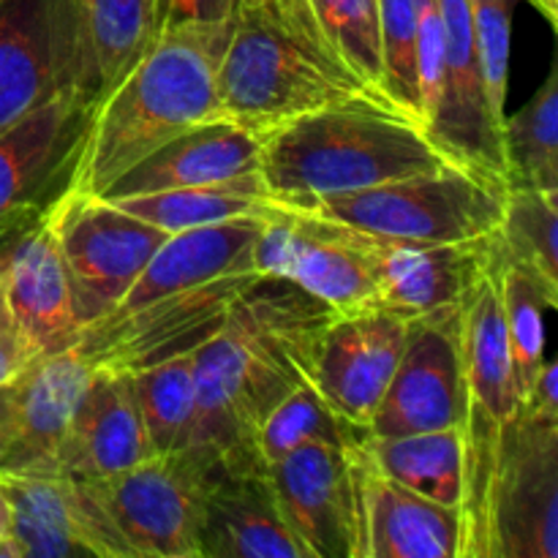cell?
<instances>
[{
    "instance_id": "obj_29",
    "label": "cell",
    "mask_w": 558,
    "mask_h": 558,
    "mask_svg": "<svg viewBox=\"0 0 558 558\" xmlns=\"http://www.w3.org/2000/svg\"><path fill=\"white\" fill-rule=\"evenodd\" d=\"M76 5L85 20L98 96L104 98L153 47L163 31V16L153 0H76Z\"/></svg>"
},
{
    "instance_id": "obj_4",
    "label": "cell",
    "mask_w": 558,
    "mask_h": 558,
    "mask_svg": "<svg viewBox=\"0 0 558 558\" xmlns=\"http://www.w3.org/2000/svg\"><path fill=\"white\" fill-rule=\"evenodd\" d=\"M452 163L420 120L387 98L330 104L262 134L259 174L283 207Z\"/></svg>"
},
{
    "instance_id": "obj_21",
    "label": "cell",
    "mask_w": 558,
    "mask_h": 558,
    "mask_svg": "<svg viewBox=\"0 0 558 558\" xmlns=\"http://www.w3.org/2000/svg\"><path fill=\"white\" fill-rule=\"evenodd\" d=\"M150 456L131 374L96 368L60 445L54 472L96 483L125 472Z\"/></svg>"
},
{
    "instance_id": "obj_43",
    "label": "cell",
    "mask_w": 558,
    "mask_h": 558,
    "mask_svg": "<svg viewBox=\"0 0 558 558\" xmlns=\"http://www.w3.org/2000/svg\"><path fill=\"white\" fill-rule=\"evenodd\" d=\"M529 3H532L534 9H537L539 14H543L545 20L550 22V25H556V20H558V0H529Z\"/></svg>"
},
{
    "instance_id": "obj_42",
    "label": "cell",
    "mask_w": 558,
    "mask_h": 558,
    "mask_svg": "<svg viewBox=\"0 0 558 558\" xmlns=\"http://www.w3.org/2000/svg\"><path fill=\"white\" fill-rule=\"evenodd\" d=\"M0 558H20L14 537H11V507L3 483H0Z\"/></svg>"
},
{
    "instance_id": "obj_41",
    "label": "cell",
    "mask_w": 558,
    "mask_h": 558,
    "mask_svg": "<svg viewBox=\"0 0 558 558\" xmlns=\"http://www.w3.org/2000/svg\"><path fill=\"white\" fill-rule=\"evenodd\" d=\"M16 387H20V376L14 381H9V385L0 387V463H3L5 452H9L11 436H14Z\"/></svg>"
},
{
    "instance_id": "obj_44",
    "label": "cell",
    "mask_w": 558,
    "mask_h": 558,
    "mask_svg": "<svg viewBox=\"0 0 558 558\" xmlns=\"http://www.w3.org/2000/svg\"><path fill=\"white\" fill-rule=\"evenodd\" d=\"M0 311H5V298H3V278H0Z\"/></svg>"
},
{
    "instance_id": "obj_33",
    "label": "cell",
    "mask_w": 558,
    "mask_h": 558,
    "mask_svg": "<svg viewBox=\"0 0 558 558\" xmlns=\"http://www.w3.org/2000/svg\"><path fill=\"white\" fill-rule=\"evenodd\" d=\"M490 243L499 259L529 267L558 289V191L507 189Z\"/></svg>"
},
{
    "instance_id": "obj_39",
    "label": "cell",
    "mask_w": 558,
    "mask_h": 558,
    "mask_svg": "<svg viewBox=\"0 0 558 558\" xmlns=\"http://www.w3.org/2000/svg\"><path fill=\"white\" fill-rule=\"evenodd\" d=\"M238 0H163V25H213L232 16Z\"/></svg>"
},
{
    "instance_id": "obj_7",
    "label": "cell",
    "mask_w": 558,
    "mask_h": 558,
    "mask_svg": "<svg viewBox=\"0 0 558 558\" xmlns=\"http://www.w3.org/2000/svg\"><path fill=\"white\" fill-rule=\"evenodd\" d=\"M485 558H558V420L518 409L501 423Z\"/></svg>"
},
{
    "instance_id": "obj_2",
    "label": "cell",
    "mask_w": 558,
    "mask_h": 558,
    "mask_svg": "<svg viewBox=\"0 0 558 558\" xmlns=\"http://www.w3.org/2000/svg\"><path fill=\"white\" fill-rule=\"evenodd\" d=\"M229 20L163 25L153 47L96 104L69 189L101 196L163 142L221 118L218 65L229 41Z\"/></svg>"
},
{
    "instance_id": "obj_24",
    "label": "cell",
    "mask_w": 558,
    "mask_h": 558,
    "mask_svg": "<svg viewBox=\"0 0 558 558\" xmlns=\"http://www.w3.org/2000/svg\"><path fill=\"white\" fill-rule=\"evenodd\" d=\"M363 558H461V510L385 477L363 450Z\"/></svg>"
},
{
    "instance_id": "obj_34",
    "label": "cell",
    "mask_w": 558,
    "mask_h": 558,
    "mask_svg": "<svg viewBox=\"0 0 558 558\" xmlns=\"http://www.w3.org/2000/svg\"><path fill=\"white\" fill-rule=\"evenodd\" d=\"M368 430L343 420L314 385L289 392L256 430L254 447L265 463L300 450L305 445H363Z\"/></svg>"
},
{
    "instance_id": "obj_31",
    "label": "cell",
    "mask_w": 558,
    "mask_h": 558,
    "mask_svg": "<svg viewBox=\"0 0 558 558\" xmlns=\"http://www.w3.org/2000/svg\"><path fill=\"white\" fill-rule=\"evenodd\" d=\"M136 407L153 456L185 450L196 423V376L194 357L163 360L147 368L131 371Z\"/></svg>"
},
{
    "instance_id": "obj_14",
    "label": "cell",
    "mask_w": 558,
    "mask_h": 558,
    "mask_svg": "<svg viewBox=\"0 0 558 558\" xmlns=\"http://www.w3.org/2000/svg\"><path fill=\"white\" fill-rule=\"evenodd\" d=\"M96 104L71 87L0 131V227L41 216L69 189Z\"/></svg>"
},
{
    "instance_id": "obj_5",
    "label": "cell",
    "mask_w": 558,
    "mask_h": 558,
    "mask_svg": "<svg viewBox=\"0 0 558 558\" xmlns=\"http://www.w3.org/2000/svg\"><path fill=\"white\" fill-rule=\"evenodd\" d=\"M505 202L501 180L445 163L371 189L316 196L289 210L343 223L381 243L441 245L488 238L499 227Z\"/></svg>"
},
{
    "instance_id": "obj_23",
    "label": "cell",
    "mask_w": 558,
    "mask_h": 558,
    "mask_svg": "<svg viewBox=\"0 0 558 558\" xmlns=\"http://www.w3.org/2000/svg\"><path fill=\"white\" fill-rule=\"evenodd\" d=\"M93 365L76 347L41 354L20 374L14 409V436L0 472L49 474L58 466L76 407L90 385Z\"/></svg>"
},
{
    "instance_id": "obj_38",
    "label": "cell",
    "mask_w": 558,
    "mask_h": 558,
    "mask_svg": "<svg viewBox=\"0 0 558 558\" xmlns=\"http://www.w3.org/2000/svg\"><path fill=\"white\" fill-rule=\"evenodd\" d=\"M36 357H41V354L27 341L9 308L0 311V387L14 381Z\"/></svg>"
},
{
    "instance_id": "obj_18",
    "label": "cell",
    "mask_w": 558,
    "mask_h": 558,
    "mask_svg": "<svg viewBox=\"0 0 558 558\" xmlns=\"http://www.w3.org/2000/svg\"><path fill=\"white\" fill-rule=\"evenodd\" d=\"M199 558H311L283 521L256 450L216 452L202 501Z\"/></svg>"
},
{
    "instance_id": "obj_1",
    "label": "cell",
    "mask_w": 558,
    "mask_h": 558,
    "mask_svg": "<svg viewBox=\"0 0 558 558\" xmlns=\"http://www.w3.org/2000/svg\"><path fill=\"white\" fill-rule=\"evenodd\" d=\"M332 311L298 283L256 276L194 357L196 423L191 445L256 450L262 420L311 385L316 347Z\"/></svg>"
},
{
    "instance_id": "obj_26",
    "label": "cell",
    "mask_w": 558,
    "mask_h": 558,
    "mask_svg": "<svg viewBox=\"0 0 558 558\" xmlns=\"http://www.w3.org/2000/svg\"><path fill=\"white\" fill-rule=\"evenodd\" d=\"M461 341L469 409H477L499 425L515 417L521 409V396H518L515 365L507 341L494 262L463 303Z\"/></svg>"
},
{
    "instance_id": "obj_27",
    "label": "cell",
    "mask_w": 558,
    "mask_h": 558,
    "mask_svg": "<svg viewBox=\"0 0 558 558\" xmlns=\"http://www.w3.org/2000/svg\"><path fill=\"white\" fill-rule=\"evenodd\" d=\"M131 216L142 218L161 232L174 234L185 229L210 227V223L234 221V218H267L283 210L281 202L270 194L259 172L227 183L191 185V189L156 191V194L120 196L109 199Z\"/></svg>"
},
{
    "instance_id": "obj_37",
    "label": "cell",
    "mask_w": 558,
    "mask_h": 558,
    "mask_svg": "<svg viewBox=\"0 0 558 558\" xmlns=\"http://www.w3.org/2000/svg\"><path fill=\"white\" fill-rule=\"evenodd\" d=\"M472 31L483 63L485 87L496 114L507 118V74H510V0H469Z\"/></svg>"
},
{
    "instance_id": "obj_35",
    "label": "cell",
    "mask_w": 558,
    "mask_h": 558,
    "mask_svg": "<svg viewBox=\"0 0 558 558\" xmlns=\"http://www.w3.org/2000/svg\"><path fill=\"white\" fill-rule=\"evenodd\" d=\"M420 11L423 0H379L381 93L392 107L412 114L414 120H420Z\"/></svg>"
},
{
    "instance_id": "obj_15",
    "label": "cell",
    "mask_w": 558,
    "mask_h": 558,
    "mask_svg": "<svg viewBox=\"0 0 558 558\" xmlns=\"http://www.w3.org/2000/svg\"><path fill=\"white\" fill-rule=\"evenodd\" d=\"M436 5L445 31V65L423 129L452 163L507 185V118L496 114L488 98L469 0H436Z\"/></svg>"
},
{
    "instance_id": "obj_30",
    "label": "cell",
    "mask_w": 558,
    "mask_h": 558,
    "mask_svg": "<svg viewBox=\"0 0 558 558\" xmlns=\"http://www.w3.org/2000/svg\"><path fill=\"white\" fill-rule=\"evenodd\" d=\"M490 262L499 281L518 396L523 398L545 363V311H554L558 305V289L529 267L499 259L494 243H490Z\"/></svg>"
},
{
    "instance_id": "obj_10",
    "label": "cell",
    "mask_w": 558,
    "mask_h": 558,
    "mask_svg": "<svg viewBox=\"0 0 558 558\" xmlns=\"http://www.w3.org/2000/svg\"><path fill=\"white\" fill-rule=\"evenodd\" d=\"M256 270L298 283L332 314H349L379 305L385 243L343 223L283 207L262 223Z\"/></svg>"
},
{
    "instance_id": "obj_19",
    "label": "cell",
    "mask_w": 558,
    "mask_h": 558,
    "mask_svg": "<svg viewBox=\"0 0 558 558\" xmlns=\"http://www.w3.org/2000/svg\"><path fill=\"white\" fill-rule=\"evenodd\" d=\"M0 278L5 308L38 354L60 352L80 341L82 325L69 272L44 213L0 254Z\"/></svg>"
},
{
    "instance_id": "obj_28",
    "label": "cell",
    "mask_w": 558,
    "mask_h": 558,
    "mask_svg": "<svg viewBox=\"0 0 558 558\" xmlns=\"http://www.w3.org/2000/svg\"><path fill=\"white\" fill-rule=\"evenodd\" d=\"M365 458L385 477L439 505L463 499V428L423 430L407 436H365Z\"/></svg>"
},
{
    "instance_id": "obj_12",
    "label": "cell",
    "mask_w": 558,
    "mask_h": 558,
    "mask_svg": "<svg viewBox=\"0 0 558 558\" xmlns=\"http://www.w3.org/2000/svg\"><path fill=\"white\" fill-rule=\"evenodd\" d=\"M461 308L409 319L407 343L390 387L368 425L371 436L463 428L469 414Z\"/></svg>"
},
{
    "instance_id": "obj_3",
    "label": "cell",
    "mask_w": 558,
    "mask_h": 558,
    "mask_svg": "<svg viewBox=\"0 0 558 558\" xmlns=\"http://www.w3.org/2000/svg\"><path fill=\"white\" fill-rule=\"evenodd\" d=\"M365 96L379 93L338 52L308 0H238L218 65L221 118L265 134Z\"/></svg>"
},
{
    "instance_id": "obj_20",
    "label": "cell",
    "mask_w": 558,
    "mask_h": 558,
    "mask_svg": "<svg viewBox=\"0 0 558 558\" xmlns=\"http://www.w3.org/2000/svg\"><path fill=\"white\" fill-rule=\"evenodd\" d=\"M262 223H265L262 218H234V221L169 234L150 262L142 267L129 292L101 319H118L153 300L205 287L221 278L259 276L256 243H259Z\"/></svg>"
},
{
    "instance_id": "obj_13",
    "label": "cell",
    "mask_w": 558,
    "mask_h": 558,
    "mask_svg": "<svg viewBox=\"0 0 558 558\" xmlns=\"http://www.w3.org/2000/svg\"><path fill=\"white\" fill-rule=\"evenodd\" d=\"M251 278L238 276L167 294L118 319H98L85 327L76 352L93 368L140 371L163 360L191 354L223 325L234 300Z\"/></svg>"
},
{
    "instance_id": "obj_25",
    "label": "cell",
    "mask_w": 558,
    "mask_h": 558,
    "mask_svg": "<svg viewBox=\"0 0 558 558\" xmlns=\"http://www.w3.org/2000/svg\"><path fill=\"white\" fill-rule=\"evenodd\" d=\"M490 267V234L469 243L396 245L385 243L379 305L414 316L458 308Z\"/></svg>"
},
{
    "instance_id": "obj_11",
    "label": "cell",
    "mask_w": 558,
    "mask_h": 558,
    "mask_svg": "<svg viewBox=\"0 0 558 558\" xmlns=\"http://www.w3.org/2000/svg\"><path fill=\"white\" fill-rule=\"evenodd\" d=\"M363 445H305L265 463L278 507L311 558H363Z\"/></svg>"
},
{
    "instance_id": "obj_45",
    "label": "cell",
    "mask_w": 558,
    "mask_h": 558,
    "mask_svg": "<svg viewBox=\"0 0 558 558\" xmlns=\"http://www.w3.org/2000/svg\"><path fill=\"white\" fill-rule=\"evenodd\" d=\"M153 5H156V9L161 11V16H163V0H153Z\"/></svg>"
},
{
    "instance_id": "obj_9",
    "label": "cell",
    "mask_w": 558,
    "mask_h": 558,
    "mask_svg": "<svg viewBox=\"0 0 558 558\" xmlns=\"http://www.w3.org/2000/svg\"><path fill=\"white\" fill-rule=\"evenodd\" d=\"M213 463L216 450L189 445L90 485L136 558H199L202 501Z\"/></svg>"
},
{
    "instance_id": "obj_8",
    "label": "cell",
    "mask_w": 558,
    "mask_h": 558,
    "mask_svg": "<svg viewBox=\"0 0 558 558\" xmlns=\"http://www.w3.org/2000/svg\"><path fill=\"white\" fill-rule=\"evenodd\" d=\"M71 87L101 98L76 0H0V131Z\"/></svg>"
},
{
    "instance_id": "obj_36",
    "label": "cell",
    "mask_w": 558,
    "mask_h": 558,
    "mask_svg": "<svg viewBox=\"0 0 558 558\" xmlns=\"http://www.w3.org/2000/svg\"><path fill=\"white\" fill-rule=\"evenodd\" d=\"M322 27L347 63L381 93L379 0H308Z\"/></svg>"
},
{
    "instance_id": "obj_32",
    "label": "cell",
    "mask_w": 558,
    "mask_h": 558,
    "mask_svg": "<svg viewBox=\"0 0 558 558\" xmlns=\"http://www.w3.org/2000/svg\"><path fill=\"white\" fill-rule=\"evenodd\" d=\"M507 189L558 191V71L532 101L505 120Z\"/></svg>"
},
{
    "instance_id": "obj_16",
    "label": "cell",
    "mask_w": 558,
    "mask_h": 558,
    "mask_svg": "<svg viewBox=\"0 0 558 558\" xmlns=\"http://www.w3.org/2000/svg\"><path fill=\"white\" fill-rule=\"evenodd\" d=\"M20 558H136L96 488L65 474L0 472Z\"/></svg>"
},
{
    "instance_id": "obj_40",
    "label": "cell",
    "mask_w": 558,
    "mask_h": 558,
    "mask_svg": "<svg viewBox=\"0 0 558 558\" xmlns=\"http://www.w3.org/2000/svg\"><path fill=\"white\" fill-rule=\"evenodd\" d=\"M521 409L534 417L558 420V368L554 360H545L529 392L521 398Z\"/></svg>"
},
{
    "instance_id": "obj_6",
    "label": "cell",
    "mask_w": 558,
    "mask_h": 558,
    "mask_svg": "<svg viewBox=\"0 0 558 558\" xmlns=\"http://www.w3.org/2000/svg\"><path fill=\"white\" fill-rule=\"evenodd\" d=\"M44 216L60 245L82 330L120 303L169 238L114 202L74 189H65Z\"/></svg>"
},
{
    "instance_id": "obj_17",
    "label": "cell",
    "mask_w": 558,
    "mask_h": 558,
    "mask_svg": "<svg viewBox=\"0 0 558 558\" xmlns=\"http://www.w3.org/2000/svg\"><path fill=\"white\" fill-rule=\"evenodd\" d=\"M409 319L385 308L332 314L319 336L311 385L357 428L368 430L407 343Z\"/></svg>"
},
{
    "instance_id": "obj_22",
    "label": "cell",
    "mask_w": 558,
    "mask_h": 558,
    "mask_svg": "<svg viewBox=\"0 0 558 558\" xmlns=\"http://www.w3.org/2000/svg\"><path fill=\"white\" fill-rule=\"evenodd\" d=\"M259 131L229 118H213L147 153L104 191L101 199L227 183L259 172Z\"/></svg>"
}]
</instances>
